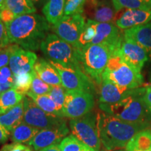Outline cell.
<instances>
[{
  "label": "cell",
  "instance_id": "1",
  "mask_svg": "<svg viewBox=\"0 0 151 151\" xmlns=\"http://www.w3.org/2000/svg\"><path fill=\"white\" fill-rule=\"evenodd\" d=\"M4 24L10 43L31 51L40 48L51 28L45 17L36 14L17 16Z\"/></svg>",
  "mask_w": 151,
  "mask_h": 151
},
{
  "label": "cell",
  "instance_id": "2",
  "mask_svg": "<svg viewBox=\"0 0 151 151\" xmlns=\"http://www.w3.org/2000/svg\"><path fill=\"white\" fill-rule=\"evenodd\" d=\"M97 126L101 146L108 151L125 148L136 134L150 127L148 124L123 121L102 111L97 113Z\"/></svg>",
  "mask_w": 151,
  "mask_h": 151
},
{
  "label": "cell",
  "instance_id": "3",
  "mask_svg": "<svg viewBox=\"0 0 151 151\" xmlns=\"http://www.w3.org/2000/svg\"><path fill=\"white\" fill-rule=\"evenodd\" d=\"M145 90L146 87L135 88L129 95L116 104H99V109L123 121L150 126L151 112L143 99Z\"/></svg>",
  "mask_w": 151,
  "mask_h": 151
},
{
  "label": "cell",
  "instance_id": "4",
  "mask_svg": "<svg viewBox=\"0 0 151 151\" xmlns=\"http://www.w3.org/2000/svg\"><path fill=\"white\" fill-rule=\"evenodd\" d=\"M76 55L82 71L99 86L112 55L111 50L103 45L90 44L83 48L76 49Z\"/></svg>",
  "mask_w": 151,
  "mask_h": 151
},
{
  "label": "cell",
  "instance_id": "5",
  "mask_svg": "<svg viewBox=\"0 0 151 151\" xmlns=\"http://www.w3.org/2000/svg\"><path fill=\"white\" fill-rule=\"evenodd\" d=\"M101 78L127 90L140 88L143 83L141 73L127 65L118 53L111 56Z\"/></svg>",
  "mask_w": 151,
  "mask_h": 151
},
{
  "label": "cell",
  "instance_id": "6",
  "mask_svg": "<svg viewBox=\"0 0 151 151\" xmlns=\"http://www.w3.org/2000/svg\"><path fill=\"white\" fill-rule=\"evenodd\" d=\"M40 48L49 61L60 64L65 67L81 69L77 60L74 47L55 34L48 33L47 35L41 43Z\"/></svg>",
  "mask_w": 151,
  "mask_h": 151
},
{
  "label": "cell",
  "instance_id": "7",
  "mask_svg": "<svg viewBox=\"0 0 151 151\" xmlns=\"http://www.w3.org/2000/svg\"><path fill=\"white\" fill-rule=\"evenodd\" d=\"M69 128L78 140L94 151H99L101 143L97 126V113L90 111L83 116L71 119Z\"/></svg>",
  "mask_w": 151,
  "mask_h": 151
},
{
  "label": "cell",
  "instance_id": "8",
  "mask_svg": "<svg viewBox=\"0 0 151 151\" xmlns=\"http://www.w3.org/2000/svg\"><path fill=\"white\" fill-rule=\"evenodd\" d=\"M94 103L93 93L81 90H66L62 116L71 119L83 116L92 111Z\"/></svg>",
  "mask_w": 151,
  "mask_h": 151
},
{
  "label": "cell",
  "instance_id": "9",
  "mask_svg": "<svg viewBox=\"0 0 151 151\" xmlns=\"http://www.w3.org/2000/svg\"><path fill=\"white\" fill-rule=\"evenodd\" d=\"M23 105V122L37 129H48L67 122L65 118L49 114L43 111L29 97H24Z\"/></svg>",
  "mask_w": 151,
  "mask_h": 151
},
{
  "label": "cell",
  "instance_id": "10",
  "mask_svg": "<svg viewBox=\"0 0 151 151\" xmlns=\"http://www.w3.org/2000/svg\"><path fill=\"white\" fill-rule=\"evenodd\" d=\"M49 62L58 71L62 86L67 90H81L91 93L94 92L93 81L81 69L65 67L55 62Z\"/></svg>",
  "mask_w": 151,
  "mask_h": 151
},
{
  "label": "cell",
  "instance_id": "11",
  "mask_svg": "<svg viewBox=\"0 0 151 151\" xmlns=\"http://www.w3.org/2000/svg\"><path fill=\"white\" fill-rule=\"evenodd\" d=\"M86 19L83 15L64 16L51 27L52 31L62 40L73 46L78 40Z\"/></svg>",
  "mask_w": 151,
  "mask_h": 151
},
{
  "label": "cell",
  "instance_id": "12",
  "mask_svg": "<svg viewBox=\"0 0 151 151\" xmlns=\"http://www.w3.org/2000/svg\"><path fill=\"white\" fill-rule=\"evenodd\" d=\"M124 39V34L113 22H97L96 35L91 44L103 45L111 50V54H118Z\"/></svg>",
  "mask_w": 151,
  "mask_h": 151
},
{
  "label": "cell",
  "instance_id": "13",
  "mask_svg": "<svg viewBox=\"0 0 151 151\" xmlns=\"http://www.w3.org/2000/svg\"><path fill=\"white\" fill-rule=\"evenodd\" d=\"M118 13L110 0H86L83 16L86 20L97 22H113Z\"/></svg>",
  "mask_w": 151,
  "mask_h": 151
},
{
  "label": "cell",
  "instance_id": "14",
  "mask_svg": "<svg viewBox=\"0 0 151 151\" xmlns=\"http://www.w3.org/2000/svg\"><path fill=\"white\" fill-rule=\"evenodd\" d=\"M118 54L127 65L139 73H141L144 64L150 59L148 52L143 47L124 37Z\"/></svg>",
  "mask_w": 151,
  "mask_h": 151
},
{
  "label": "cell",
  "instance_id": "15",
  "mask_svg": "<svg viewBox=\"0 0 151 151\" xmlns=\"http://www.w3.org/2000/svg\"><path fill=\"white\" fill-rule=\"evenodd\" d=\"M69 132L67 122L54 127L41 129L27 145L32 147L35 150L39 151L52 145L60 144Z\"/></svg>",
  "mask_w": 151,
  "mask_h": 151
},
{
  "label": "cell",
  "instance_id": "16",
  "mask_svg": "<svg viewBox=\"0 0 151 151\" xmlns=\"http://www.w3.org/2000/svg\"><path fill=\"white\" fill-rule=\"evenodd\" d=\"M37 59V55L34 52L19 47L11 54L9 67L14 75L29 73L34 69Z\"/></svg>",
  "mask_w": 151,
  "mask_h": 151
},
{
  "label": "cell",
  "instance_id": "17",
  "mask_svg": "<svg viewBox=\"0 0 151 151\" xmlns=\"http://www.w3.org/2000/svg\"><path fill=\"white\" fill-rule=\"evenodd\" d=\"M150 22H151V9H126L116 18L115 24L120 29L126 30Z\"/></svg>",
  "mask_w": 151,
  "mask_h": 151
},
{
  "label": "cell",
  "instance_id": "18",
  "mask_svg": "<svg viewBox=\"0 0 151 151\" xmlns=\"http://www.w3.org/2000/svg\"><path fill=\"white\" fill-rule=\"evenodd\" d=\"M99 87V101L104 104H113L121 101L134 90L120 88L106 79H102Z\"/></svg>",
  "mask_w": 151,
  "mask_h": 151
},
{
  "label": "cell",
  "instance_id": "19",
  "mask_svg": "<svg viewBox=\"0 0 151 151\" xmlns=\"http://www.w3.org/2000/svg\"><path fill=\"white\" fill-rule=\"evenodd\" d=\"M124 37L134 41L148 52L151 59V22L124 31Z\"/></svg>",
  "mask_w": 151,
  "mask_h": 151
},
{
  "label": "cell",
  "instance_id": "20",
  "mask_svg": "<svg viewBox=\"0 0 151 151\" xmlns=\"http://www.w3.org/2000/svg\"><path fill=\"white\" fill-rule=\"evenodd\" d=\"M34 70L41 80L51 86H62L60 74L50 62L43 58H38Z\"/></svg>",
  "mask_w": 151,
  "mask_h": 151
},
{
  "label": "cell",
  "instance_id": "21",
  "mask_svg": "<svg viewBox=\"0 0 151 151\" xmlns=\"http://www.w3.org/2000/svg\"><path fill=\"white\" fill-rule=\"evenodd\" d=\"M23 101L4 114L0 115V124L11 133L23 121Z\"/></svg>",
  "mask_w": 151,
  "mask_h": 151
},
{
  "label": "cell",
  "instance_id": "22",
  "mask_svg": "<svg viewBox=\"0 0 151 151\" xmlns=\"http://www.w3.org/2000/svg\"><path fill=\"white\" fill-rule=\"evenodd\" d=\"M65 0H47L43 7V14L50 24H54L64 16Z\"/></svg>",
  "mask_w": 151,
  "mask_h": 151
},
{
  "label": "cell",
  "instance_id": "23",
  "mask_svg": "<svg viewBox=\"0 0 151 151\" xmlns=\"http://www.w3.org/2000/svg\"><path fill=\"white\" fill-rule=\"evenodd\" d=\"M125 151H151V132L149 128L138 132L132 137Z\"/></svg>",
  "mask_w": 151,
  "mask_h": 151
},
{
  "label": "cell",
  "instance_id": "24",
  "mask_svg": "<svg viewBox=\"0 0 151 151\" xmlns=\"http://www.w3.org/2000/svg\"><path fill=\"white\" fill-rule=\"evenodd\" d=\"M40 129L32 127L22 121L11 132V141L16 143H27L31 141Z\"/></svg>",
  "mask_w": 151,
  "mask_h": 151
},
{
  "label": "cell",
  "instance_id": "25",
  "mask_svg": "<svg viewBox=\"0 0 151 151\" xmlns=\"http://www.w3.org/2000/svg\"><path fill=\"white\" fill-rule=\"evenodd\" d=\"M24 94L19 93L15 89L1 92L0 95V115L4 114L23 101Z\"/></svg>",
  "mask_w": 151,
  "mask_h": 151
},
{
  "label": "cell",
  "instance_id": "26",
  "mask_svg": "<svg viewBox=\"0 0 151 151\" xmlns=\"http://www.w3.org/2000/svg\"><path fill=\"white\" fill-rule=\"evenodd\" d=\"M97 22L86 20V24L79 36L78 40L73 46L76 49H81L91 44L96 35Z\"/></svg>",
  "mask_w": 151,
  "mask_h": 151
},
{
  "label": "cell",
  "instance_id": "27",
  "mask_svg": "<svg viewBox=\"0 0 151 151\" xmlns=\"http://www.w3.org/2000/svg\"><path fill=\"white\" fill-rule=\"evenodd\" d=\"M27 97L31 98L33 101L37 104L39 108L42 109L43 111L46 112L49 114L54 115V116H60V113L57 110L56 105L53 100L48 94H44V95H37L34 94L33 92L29 91L27 93Z\"/></svg>",
  "mask_w": 151,
  "mask_h": 151
},
{
  "label": "cell",
  "instance_id": "28",
  "mask_svg": "<svg viewBox=\"0 0 151 151\" xmlns=\"http://www.w3.org/2000/svg\"><path fill=\"white\" fill-rule=\"evenodd\" d=\"M6 6L16 16L35 14L37 11L35 5L27 0H6Z\"/></svg>",
  "mask_w": 151,
  "mask_h": 151
},
{
  "label": "cell",
  "instance_id": "29",
  "mask_svg": "<svg viewBox=\"0 0 151 151\" xmlns=\"http://www.w3.org/2000/svg\"><path fill=\"white\" fill-rule=\"evenodd\" d=\"M117 13L123 9H151V0H111Z\"/></svg>",
  "mask_w": 151,
  "mask_h": 151
},
{
  "label": "cell",
  "instance_id": "30",
  "mask_svg": "<svg viewBox=\"0 0 151 151\" xmlns=\"http://www.w3.org/2000/svg\"><path fill=\"white\" fill-rule=\"evenodd\" d=\"M34 69L31 72L22 73V74L14 75V81H13V89H15L19 93L22 94H27L31 88L32 82Z\"/></svg>",
  "mask_w": 151,
  "mask_h": 151
},
{
  "label": "cell",
  "instance_id": "31",
  "mask_svg": "<svg viewBox=\"0 0 151 151\" xmlns=\"http://www.w3.org/2000/svg\"><path fill=\"white\" fill-rule=\"evenodd\" d=\"M59 146L61 151H94L73 134L64 138Z\"/></svg>",
  "mask_w": 151,
  "mask_h": 151
},
{
  "label": "cell",
  "instance_id": "32",
  "mask_svg": "<svg viewBox=\"0 0 151 151\" xmlns=\"http://www.w3.org/2000/svg\"><path fill=\"white\" fill-rule=\"evenodd\" d=\"M66 94V89L62 86H52L51 90L49 92L48 95L51 97L53 101L55 104L57 110L60 113V116H62V108H63L64 103H65Z\"/></svg>",
  "mask_w": 151,
  "mask_h": 151
},
{
  "label": "cell",
  "instance_id": "33",
  "mask_svg": "<svg viewBox=\"0 0 151 151\" xmlns=\"http://www.w3.org/2000/svg\"><path fill=\"white\" fill-rule=\"evenodd\" d=\"M86 0H65L64 16L83 15Z\"/></svg>",
  "mask_w": 151,
  "mask_h": 151
},
{
  "label": "cell",
  "instance_id": "34",
  "mask_svg": "<svg viewBox=\"0 0 151 151\" xmlns=\"http://www.w3.org/2000/svg\"><path fill=\"white\" fill-rule=\"evenodd\" d=\"M51 88V86L41 80L35 71L32 82L31 88H30V91L33 92L34 94H37V95H44V94H49Z\"/></svg>",
  "mask_w": 151,
  "mask_h": 151
},
{
  "label": "cell",
  "instance_id": "35",
  "mask_svg": "<svg viewBox=\"0 0 151 151\" xmlns=\"http://www.w3.org/2000/svg\"><path fill=\"white\" fill-rule=\"evenodd\" d=\"M18 48V45L12 44L0 48V69L9 65L11 54Z\"/></svg>",
  "mask_w": 151,
  "mask_h": 151
},
{
  "label": "cell",
  "instance_id": "36",
  "mask_svg": "<svg viewBox=\"0 0 151 151\" xmlns=\"http://www.w3.org/2000/svg\"><path fill=\"white\" fill-rule=\"evenodd\" d=\"M14 73L11 71L10 67L6 66L0 69V85L13 88Z\"/></svg>",
  "mask_w": 151,
  "mask_h": 151
},
{
  "label": "cell",
  "instance_id": "37",
  "mask_svg": "<svg viewBox=\"0 0 151 151\" xmlns=\"http://www.w3.org/2000/svg\"><path fill=\"white\" fill-rule=\"evenodd\" d=\"M0 151H33L29 146L22 143H13L10 144H6L1 147Z\"/></svg>",
  "mask_w": 151,
  "mask_h": 151
},
{
  "label": "cell",
  "instance_id": "38",
  "mask_svg": "<svg viewBox=\"0 0 151 151\" xmlns=\"http://www.w3.org/2000/svg\"><path fill=\"white\" fill-rule=\"evenodd\" d=\"M10 43L4 22L0 20V48L8 46Z\"/></svg>",
  "mask_w": 151,
  "mask_h": 151
},
{
  "label": "cell",
  "instance_id": "39",
  "mask_svg": "<svg viewBox=\"0 0 151 151\" xmlns=\"http://www.w3.org/2000/svg\"><path fill=\"white\" fill-rule=\"evenodd\" d=\"M16 17V15L7 8L0 11V20L4 23L12 21Z\"/></svg>",
  "mask_w": 151,
  "mask_h": 151
},
{
  "label": "cell",
  "instance_id": "40",
  "mask_svg": "<svg viewBox=\"0 0 151 151\" xmlns=\"http://www.w3.org/2000/svg\"><path fill=\"white\" fill-rule=\"evenodd\" d=\"M143 99H144L145 103L151 112V85L146 87L145 93L143 95Z\"/></svg>",
  "mask_w": 151,
  "mask_h": 151
},
{
  "label": "cell",
  "instance_id": "41",
  "mask_svg": "<svg viewBox=\"0 0 151 151\" xmlns=\"http://www.w3.org/2000/svg\"><path fill=\"white\" fill-rule=\"evenodd\" d=\"M10 134V132L7 131V130L0 124V144H2V143L6 142V141H8L9 135Z\"/></svg>",
  "mask_w": 151,
  "mask_h": 151
},
{
  "label": "cell",
  "instance_id": "42",
  "mask_svg": "<svg viewBox=\"0 0 151 151\" xmlns=\"http://www.w3.org/2000/svg\"><path fill=\"white\" fill-rule=\"evenodd\" d=\"M39 151H61V150H60L59 144H56L46 147V148L41 149V150Z\"/></svg>",
  "mask_w": 151,
  "mask_h": 151
},
{
  "label": "cell",
  "instance_id": "43",
  "mask_svg": "<svg viewBox=\"0 0 151 151\" xmlns=\"http://www.w3.org/2000/svg\"><path fill=\"white\" fill-rule=\"evenodd\" d=\"M6 8V0H0V11Z\"/></svg>",
  "mask_w": 151,
  "mask_h": 151
},
{
  "label": "cell",
  "instance_id": "44",
  "mask_svg": "<svg viewBox=\"0 0 151 151\" xmlns=\"http://www.w3.org/2000/svg\"><path fill=\"white\" fill-rule=\"evenodd\" d=\"M27 1H29V3L35 5L36 3L39 2V0H27Z\"/></svg>",
  "mask_w": 151,
  "mask_h": 151
},
{
  "label": "cell",
  "instance_id": "45",
  "mask_svg": "<svg viewBox=\"0 0 151 151\" xmlns=\"http://www.w3.org/2000/svg\"><path fill=\"white\" fill-rule=\"evenodd\" d=\"M99 151H108L106 150V149H105L104 148V147L101 146V149H100V150Z\"/></svg>",
  "mask_w": 151,
  "mask_h": 151
},
{
  "label": "cell",
  "instance_id": "46",
  "mask_svg": "<svg viewBox=\"0 0 151 151\" xmlns=\"http://www.w3.org/2000/svg\"><path fill=\"white\" fill-rule=\"evenodd\" d=\"M113 151H125L124 150L123 148L122 149H118V150H113Z\"/></svg>",
  "mask_w": 151,
  "mask_h": 151
},
{
  "label": "cell",
  "instance_id": "47",
  "mask_svg": "<svg viewBox=\"0 0 151 151\" xmlns=\"http://www.w3.org/2000/svg\"><path fill=\"white\" fill-rule=\"evenodd\" d=\"M149 129H150V132H151V124H150V127H149Z\"/></svg>",
  "mask_w": 151,
  "mask_h": 151
},
{
  "label": "cell",
  "instance_id": "48",
  "mask_svg": "<svg viewBox=\"0 0 151 151\" xmlns=\"http://www.w3.org/2000/svg\"><path fill=\"white\" fill-rule=\"evenodd\" d=\"M1 91H0V95H1Z\"/></svg>",
  "mask_w": 151,
  "mask_h": 151
},
{
  "label": "cell",
  "instance_id": "49",
  "mask_svg": "<svg viewBox=\"0 0 151 151\" xmlns=\"http://www.w3.org/2000/svg\"><path fill=\"white\" fill-rule=\"evenodd\" d=\"M150 81H151V75H150Z\"/></svg>",
  "mask_w": 151,
  "mask_h": 151
}]
</instances>
